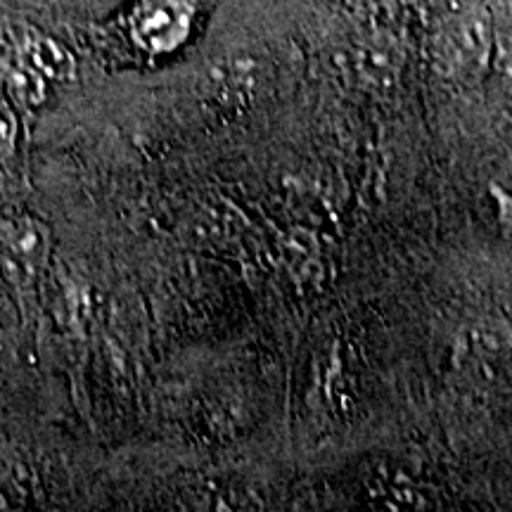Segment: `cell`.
Instances as JSON below:
<instances>
[{"mask_svg":"<svg viewBox=\"0 0 512 512\" xmlns=\"http://www.w3.org/2000/svg\"><path fill=\"white\" fill-rule=\"evenodd\" d=\"M190 0H143L131 17V34L150 53H169L190 34Z\"/></svg>","mask_w":512,"mask_h":512,"instance_id":"obj_1","label":"cell"},{"mask_svg":"<svg viewBox=\"0 0 512 512\" xmlns=\"http://www.w3.org/2000/svg\"><path fill=\"white\" fill-rule=\"evenodd\" d=\"M50 252V233L43 221L22 216L3 230L0 268L12 283L27 285L46 264Z\"/></svg>","mask_w":512,"mask_h":512,"instance_id":"obj_2","label":"cell"},{"mask_svg":"<svg viewBox=\"0 0 512 512\" xmlns=\"http://www.w3.org/2000/svg\"><path fill=\"white\" fill-rule=\"evenodd\" d=\"M22 64L31 72L41 76L43 81L67 79L72 74V55L50 38L34 36L22 46Z\"/></svg>","mask_w":512,"mask_h":512,"instance_id":"obj_3","label":"cell"},{"mask_svg":"<svg viewBox=\"0 0 512 512\" xmlns=\"http://www.w3.org/2000/svg\"><path fill=\"white\" fill-rule=\"evenodd\" d=\"M8 86L19 105L38 107L43 102V91H46V81L41 76L31 72V69L19 64L8 76Z\"/></svg>","mask_w":512,"mask_h":512,"instance_id":"obj_4","label":"cell"},{"mask_svg":"<svg viewBox=\"0 0 512 512\" xmlns=\"http://www.w3.org/2000/svg\"><path fill=\"white\" fill-rule=\"evenodd\" d=\"M17 117L8 105H0V159H5L15 150L17 143Z\"/></svg>","mask_w":512,"mask_h":512,"instance_id":"obj_5","label":"cell"},{"mask_svg":"<svg viewBox=\"0 0 512 512\" xmlns=\"http://www.w3.org/2000/svg\"><path fill=\"white\" fill-rule=\"evenodd\" d=\"M0 508H8V501H5L3 494H0Z\"/></svg>","mask_w":512,"mask_h":512,"instance_id":"obj_6","label":"cell"}]
</instances>
